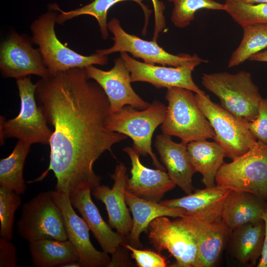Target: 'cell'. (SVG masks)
<instances>
[{"mask_svg": "<svg viewBox=\"0 0 267 267\" xmlns=\"http://www.w3.org/2000/svg\"><path fill=\"white\" fill-rule=\"evenodd\" d=\"M107 28L113 35L114 44L108 48L96 51L95 52L101 55H107L115 52H126L131 53L134 58L142 59L146 63L173 67L181 66L199 57L196 54L175 55L169 53L159 46L156 41L144 40L127 33L116 18H112L108 22Z\"/></svg>", "mask_w": 267, "mask_h": 267, "instance_id": "obj_10", "label": "cell"}, {"mask_svg": "<svg viewBox=\"0 0 267 267\" xmlns=\"http://www.w3.org/2000/svg\"><path fill=\"white\" fill-rule=\"evenodd\" d=\"M25 34L11 33L0 48V69L4 78L16 79L35 75L41 78L49 75L39 49Z\"/></svg>", "mask_w": 267, "mask_h": 267, "instance_id": "obj_13", "label": "cell"}, {"mask_svg": "<svg viewBox=\"0 0 267 267\" xmlns=\"http://www.w3.org/2000/svg\"><path fill=\"white\" fill-rule=\"evenodd\" d=\"M187 151L195 171L202 176L203 183L206 187L215 185L217 172L225 157L223 148L216 141L203 139L188 143Z\"/></svg>", "mask_w": 267, "mask_h": 267, "instance_id": "obj_25", "label": "cell"}, {"mask_svg": "<svg viewBox=\"0 0 267 267\" xmlns=\"http://www.w3.org/2000/svg\"><path fill=\"white\" fill-rule=\"evenodd\" d=\"M111 177L114 180L111 188L99 184L92 189V193L96 199L104 204L109 225L124 238L128 237L132 228L133 218L125 200L128 177L125 165L118 164Z\"/></svg>", "mask_w": 267, "mask_h": 267, "instance_id": "obj_17", "label": "cell"}, {"mask_svg": "<svg viewBox=\"0 0 267 267\" xmlns=\"http://www.w3.org/2000/svg\"><path fill=\"white\" fill-rule=\"evenodd\" d=\"M265 223V236L261 257L257 265V267H267V207L263 216Z\"/></svg>", "mask_w": 267, "mask_h": 267, "instance_id": "obj_37", "label": "cell"}, {"mask_svg": "<svg viewBox=\"0 0 267 267\" xmlns=\"http://www.w3.org/2000/svg\"><path fill=\"white\" fill-rule=\"evenodd\" d=\"M216 183L267 199V144L257 141L244 154L231 162H224L217 172Z\"/></svg>", "mask_w": 267, "mask_h": 267, "instance_id": "obj_7", "label": "cell"}, {"mask_svg": "<svg viewBox=\"0 0 267 267\" xmlns=\"http://www.w3.org/2000/svg\"><path fill=\"white\" fill-rule=\"evenodd\" d=\"M147 230L153 247L159 252L167 250L174 257V267H198L196 241L192 235L175 221L159 217L149 223Z\"/></svg>", "mask_w": 267, "mask_h": 267, "instance_id": "obj_11", "label": "cell"}, {"mask_svg": "<svg viewBox=\"0 0 267 267\" xmlns=\"http://www.w3.org/2000/svg\"><path fill=\"white\" fill-rule=\"evenodd\" d=\"M91 190L89 181L81 182L70 193V201L81 215L102 250L113 255L125 243V238L114 231L103 220L92 200Z\"/></svg>", "mask_w": 267, "mask_h": 267, "instance_id": "obj_16", "label": "cell"}, {"mask_svg": "<svg viewBox=\"0 0 267 267\" xmlns=\"http://www.w3.org/2000/svg\"><path fill=\"white\" fill-rule=\"evenodd\" d=\"M17 229L29 242L43 238L68 240L63 214L53 190L41 192L23 205Z\"/></svg>", "mask_w": 267, "mask_h": 267, "instance_id": "obj_8", "label": "cell"}, {"mask_svg": "<svg viewBox=\"0 0 267 267\" xmlns=\"http://www.w3.org/2000/svg\"><path fill=\"white\" fill-rule=\"evenodd\" d=\"M242 2H244L248 3L256 4V3H267V0H239Z\"/></svg>", "mask_w": 267, "mask_h": 267, "instance_id": "obj_40", "label": "cell"}, {"mask_svg": "<svg viewBox=\"0 0 267 267\" xmlns=\"http://www.w3.org/2000/svg\"><path fill=\"white\" fill-rule=\"evenodd\" d=\"M231 191L216 184L178 198L161 201L163 205L177 207L184 211V216L208 222L222 221L224 201Z\"/></svg>", "mask_w": 267, "mask_h": 267, "instance_id": "obj_20", "label": "cell"}, {"mask_svg": "<svg viewBox=\"0 0 267 267\" xmlns=\"http://www.w3.org/2000/svg\"><path fill=\"white\" fill-rule=\"evenodd\" d=\"M265 236L263 220L245 224L232 231L230 249L233 258L243 266L257 265L263 249Z\"/></svg>", "mask_w": 267, "mask_h": 267, "instance_id": "obj_24", "label": "cell"}, {"mask_svg": "<svg viewBox=\"0 0 267 267\" xmlns=\"http://www.w3.org/2000/svg\"><path fill=\"white\" fill-rule=\"evenodd\" d=\"M154 9L155 27L152 40L157 41L160 33L166 27V20L164 15L165 6L160 0H151Z\"/></svg>", "mask_w": 267, "mask_h": 267, "instance_id": "obj_36", "label": "cell"}, {"mask_svg": "<svg viewBox=\"0 0 267 267\" xmlns=\"http://www.w3.org/2000/svg\"><path fill=\"white\" fill-rule=\"evenodd\" d=\"M56 12L49 11L41 15L30 26L32 41L38 46L40 54L49 74L73 68H85L92 65L106 64L107 55L95 52L89 56L80 54L59 40L55 32Z\"/></svg>", "mask_w": 267, "mask_h": 267, "instance_id": "obj_4", "label": "cell"}, {"mask_svg": "<svg viewBox=\"0 0 267 267\" xmlns=\"http://www.w3.org/2000/svg\"><path fill=\"white\" fill-rule=\"evenodd\" d=\"M187 144L182 141L177 143L171 135L164 134L158 135L155 141V146L169 176L176 185L188 194L194 189L192 179L196 172L188 158Z\"/></svg>", "mask_w": 267, "mask_h": 267, "instance_id": "obj_21", "label": "cell"}, {"mask_svg": "<svg viewBox=\"0 0 267 267\" xmlns=\"http://www.w3.org/2000/svg\"><path fill=\"white\" fill-rule=\"evenodd\" d=\"M167 106L155 100L146 109L141 111L126 105L118 112L110 114L106 121L110 131L129 136L133 141V148L140 155H149L154 165L165 170L152 151V138L156 129L166 117Z\"/></svg>", "mask_w": 267, "mask_h": 267, "instance_id": "obj_5", "label": "cell"}, {"mask_svg": "<svg viewBox=\"0 0 267 267\" xmlns=\"http://www.w3.org/2000/svg\"><path fill=\"white\" fill-rule=\"evenodd\" d=\"M85 70L88 78L96 82L106 94L110 114L118 112L126 105L139 110L146 109L150 105L132 88L130 72L121 56L115 59L114 66L109 70L104 71L93 65Z\"/></svg>", "mask_w": 267, "mask_h": 267, "instance_id": "obj_14", "label": "cell"}, {"mask_svg": "<svg viewBox=\"0 0 267 267\" xmlns=\"http://www.w3.org/2000/svg\"><path fill=\"white\" fill-rule=\"evenodd\" d=\"M36 84L37 102L54 130L48 167L33 181L42 180L52 171L56 190L70 194L85 181L93 189L100 181L95 162L127 136L107 128L110 111L106 94L89 80L85 68L49 74Z\"/></svg>", "mask_w": 267, "mask_h": 267, "instance_id": "obj_1", "label": "cell"}, {"mask_svg": "<svg viewBox=\"0 0 267 267\" xmlns=\"http://www.w3.org/2000/svg\"><path fill=\"white\" fill-rule=\"evenodd\" d=\"M192 92L178 87L167 89L165 95L168 101L167 113L161 127L163 134L177 136L186 143L214 139L215 136L213 128Z\"/></svg>", "mask_w": 267, "mask_h": 267, "instance_id": "obj_3", "label": "cell"}, {"mask_svg": "<svg viewBox=\"0 0 267 267\" xmlns=\"http://www.w3.org/2000/svg\"><path fill=\"white\" fill-rule=\"evenodd\" d=\"M20 98V109L15 118L5 120L0 118V141L14 137L30 144H49L52 132L38 105L35 97L36 84L30 76L16 79Z\"/></svg>", "mask_w": 267, "mask_h": 267, "instance_id": "obj_6", "label": "cell"}, {"mask_svg": "<svg viewBox=\"0 0 267 267\" xmlns=\"http://www.w3.org/2000/svg\"><path fill=\"white\" fill-rule=\"evenodd\" d=\"M81 267L79 261H73L68 262L63 265L62 267Z\"/></svg>", "mask_w": 267, "mask_h": 267, "instance_id": "obj_39", "label": "cell"}, {"mask_svg": "<svg viewBox=\"0 0 267 267\" xmlns=\"http://www.w3.org/2000/svg\"><path fill=\"white\" fill-rule=\"evenodd\" d=\"M175 221L193 236L198 248V267H214L221 257L230 232L222 221L208 222L186 216Z\"/></svg>", "mask_w": 267, "mask_h": 267, "instance_id": "obj_18", "label": "cell"}, {"mask_svg": "<svg viewBox=\"0 0 267 267\" xmlns=\"http://www.w3.org/2000/svg\"><path fill=\"white\" fill-rule=\"evenodd\" d=\"M127 0L133 1L141 7L145 15L143 33L145 34L151 10L143 3L142 0H93L89 4L80 8L66 11L61 10L56 4H53L51 7L53 9L60 12V14L57 15L56 22L60 24L81 15H88L93 17L98 24L102 38L105 40L108 37L107 22L108 10L116 3Z\"/></svg>", "mask_w": 267, "mask_h": 267, "instance_id": "obj_27", "label": "cell"}, {"mask_svg": "<svg viewBox=\"0 0 267 267\" xmlns=\"http://www.w3.org/2000/svg\"><path fill=\"white\" fill-rule=\"evenodd\" d=\"M201 83L220 99L224 109L238 118L247 123L256 118L263 98L250 73L240 71L235 74L205 73L202 76Z\"/></svg>", "mask_w": 267, "mask_h": 267, "instance_id": "obj_2", "label": "cell"}, {"mask_svg": "<svg viewBox=\"0 0 267 267\" xmlns=\"http://www.w3.org/2000/svg\"><path fill=\"white\" fill-rule=\"evenodd\" d=\"M123 151L131 161V177L128 178L126 187L129 192L147 200L160 202L167 192L175 187L176 184L165 171L143 165L139 155L133 148L126 147Z\"/></svg>", "mask_w": 267, "mask_h": 267, "instance_id": "obj_19", "label": "cell"}, {"mask_svg": "<svg viewBox=\"0 0 267 267\" xmlns=\"http://www.w3.org/2000/svg\"><path fill=\"white\" fill-rule=\"evenodd\" d=\"M31 144L18 140L11 154L0 159V187L19 195L25 193L27 187L23 178V168Z\"/></svg>", "mask_w": 267, "mask_h": 267, "instance_id": "obj_28", "label": "cell"}, {"mask_svg": "<svg viewBox=\"0 0 267 267\" xmlns=\"http://www.w3.org/2000/svg\"><path fill=\"white\" fill-rule=\"evenodd\" d=\"M53 195L63 214L68 240L74 246L81 267H108L111 258L108 253L97 250L92 244L89 229L73 209L69 193L55 189Z\"/></svg>", "mask_w": 267, "mask_h": 267, "instance_id": "obj_15", "label": "cell"}, {"mask_svg": "<svg viewBox=\"0 0 267 267\" xmlns=\"http://www.w3.org/2000/svg\"><path fill=\"white\" fill-rule=\"evenodd\" d=\"M195 95L199 108L214 131V139L224 150L225 157L233 160L256 144L257 140L247 123L212 101L208 95Z\"/></svg>", "mask_w": 267, "mask_h": 267, "instance_id": "obj_9", "label": "cell"}, {"mask_svg": "<svg viewBox=\"0 0 267 267\" xmlns=\"http://www.w3.org/2000/svg\"><path fill=\"white\" fill-rule=\"evenodd\" d=\"M224 11L242 27L250 24H267V3H248L239 0H225Z\"/></svg>", "mask_w": 267, "mask_h": 267, "instance_id": "obj_30", "label": "cell"}, {"mask_svg": "<svg viewBox=\"0 0 267 267\" xmlns=\"http://www.w3.org/2000/svg\"><path fill=\"white\" fill-rule=\"evenodd\" d=\"M242 28V39L228 60V67L238 66L267 47V24L247 25Z\"/></svg>", "mask_w": 267, "mask_h": 267, "instance_id": "obj_29", "label": "cell"}, {"mask_svg": "<svg viewBox=\"0 0 267 267\" xmlns=\"http://www.w3.org/2000/svg\"><path fill=\"white\" fill-rule=\"evenodd\" d=\"M17 249L10 241L0 237V267H15L17 264Z\"/></svg>", "mask_w": 267, "mask_h": 267, "instance_id": "obj_35", "label": "cell"}, {"mask_svg": "<svg viewBox=\"0 0 267 267\" xmlns=\"http://www.w3.org/2000/svg\"><path fill=\"white\" fill-rule=\"evenodd\" d=\"M247 125L257 141L267 144V98L261 100L256 118Z\"/></svg>", "mask_w": 267, "mask_h": 267, "instance_id": "obj_34", "label": "cell"}, {"mask_svg": "<svg viewBox=\"0 0 267 267\" xmlns=\"http://www.w3.org/2000/svg\"><path fill=\"white\" fill-rule=\"evenodd\" d=\"M248 60L259 62H267V49L254 54Z\"/></svg>", "mask_w": 267, "mask_h": 267, "instance_id": "obj_38", "label": "cell"}, {"mask_svg": "<svg viewBox=\"0 0 267 267\" xmlns=\"http://www.w3.org/2000/svg\"><path fill=\"white\" fill-rule=\"evenodd\" d=\"M253 193L231 190L222 209V221L230 231L248 223L263 220L267 203Z\"/></svg>", "mask_w": 267, "mask_h": 267, "instance_id": "obj_22", "label": "cell"}, {"mask_svg": "<svg viewBox=\"0 0 267 267\" xmlns=\"http://www.w3.org/2000/svg\"><path fill=\"white\" fill-rule=\"evenodd\" d=\"M32 265L36 267H62L70 262L79 261L77 253L69 240L43 238L29 242Z\"/></svg>", "mask_w": 267, "mask_h": 267, "instance_id": "obj_26", "label": "cell"}, {"mask_svg": "<svg viewBox=\"0 0 267 267\" xmlns=\"http://www.w3.org/2000/svg\"><path fill=\"white\" fill-rule=\"evenodd\" d=\"M131 252V257L138 267H166V259L160 254L151 250L136 248L125 242L123 245Z\"/></svg>", "mask_w": 267, "mask_h": 267, "instance_id": "obj_33", "label": "cell"}, {"mask_svg": "<svg viewBox=\"0 0 267 267\" xmlns=\"http://www.w3.org/2000/svg\"><path fill=\"white\" fill-rule=\"evenodd\" d=\"M125 200L133 215V226L128 236L131 246L141 249L142 245L139 237L147 230L149 223L155 219L162 216L181 218L184 211L180 208L168 207L160 202L147 200L125 191Z\"/></svg>", "mask_w": 267, "mask_h": 267, "instance_id": "obj_23", "label": "cell"}, {"mask_svg": "<svg viewBox=\"0 0 267 267\" xmlns=\"http://www.w3.org/2000/svg\"><path fill=\"white\" fill-rule=\"evenodd\" d=\"M19 195L12 190L0 187V235L7 240L13 238L15 214L21 204Z\"/></svg>", "mask_w": 267, "mask_h": 267, "instance_id": "obj_32", "label": "cell"}, {"mask_svg": "<svg viewBox=\"0 0 267 267\" xmlns=\"http://www.w3.org/2000/svg\"><path fill=\"white\" fill-rule=\"evenodd\" d=\"M120 56L130 72L132 82H147L158 89L178 87L200 95L205 94L192 77L194 68L202 62L207 61L199 57L180 66L166 67L140 62L126 52H121Z\"/></svg>", "mask_w": 267, "mask_h": 267, "instance_id": "obj_12", "label": "cell"}, {"mask_svg": "<svg viewBox=\"0 0 267 267\" xmlns=\"http://www.w3.org/2000/svg\"><path fill=\"white\" fill-rule=\"evenodd\" d=\"M174 3L171 21L177 27L188 26L195 18L196 11L202 9L224 10V4L213 0H168Z\"/></svg>", "mask_w": 267, "mask_h": 267, "instance_id": "obj_31", "label": "cell"}]
</instances>
